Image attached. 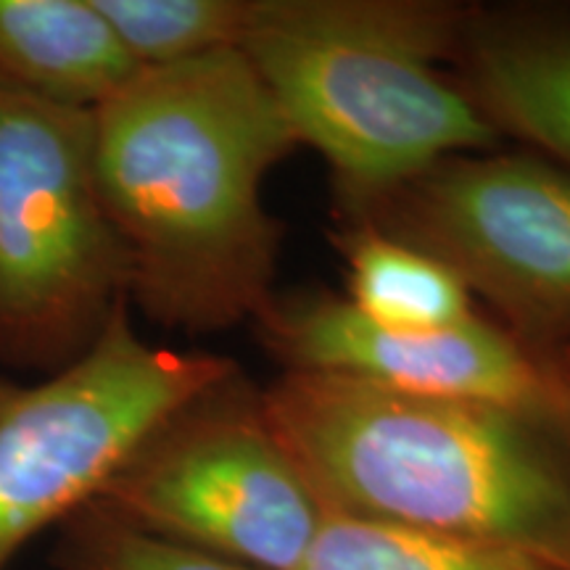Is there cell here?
I'll return each mask as SVG.
<instances>
[{"label":"cell","mask_w":570,"mask_h":570,"mask_svg":"<svg viewBox=\"0 0 570 570\" xmlns=\"http://www.w3.org/2000/svg\"><path fill=\"white\" fill-rule=\"evenodd\" d=\"M130 302L92 167V111L0 77V365L59 373Z\"/></svg>","instance_id":"4"},{"label":"cell","mask_w":570,"mask_h":570,"mask_svg":"<svg viewBox=\"0 0 570 570\" xmlns=\"http://www.w3.org/2000/svg\"><path fill=\"white\" fill-rule=\"evenodd\" d=\"M541 360L550 367V375L562 404V415H566V423L570 428V341H566V344L558 348H552V352L541 354Z\"/></svg>","instance_id":"15"},{"label":"cell","mask_w":570,"mask_h":570,"mask_svg":"<svg viewBox=\"0 0 570 570\" xmlns=\"http://www.w3.org/2000/svg\"><path fill=\"white\" fill-rule=\"evenodd\" d=\"M465 13L412 0H252L240 51L370 214L436 164L497 146L499 130L441 71Z\"/></svg>","instance_id":"3"},{"label":"cell","mask_w":570,"mask_h":570,"mask_svg":"<svg viewBox=\"0 0 570 570\" xmlns=\"http://www.w3.org/2000/svg\"><path fill=\"white\" fill-rule=\"evenodd\" d=\"M468 96L499 135L515 132L570 169V27H465Z\"/></svg>","instance_id":"10"},{"label":"cell","mask_w":570,"mask_h":570,"mask_svg":"<svg viewBox=\"0 0 570 570\" xmlns=\"http://www.w3.org/2000/svg\"><path fill=\"white\" fill-rule=\"evenodd\" d=\"M298 146L240 48L138 77L92 111V167L130 267V302L217 333L275 296L281 225L262 188Z\"/></svg>","instance_id":"1"},{"label":"cell","mask_w":570,"mask_h":570,"mask_svg":"<svg viewBox=\"0 0 570 570\" xmlns=\"http://www.w3.org/2000/svg\"><path fill=\"white\" fill-rule=\"evenodd\" d=\"M454 269L539 356L570 341V169L533 154H465L365 214Z\"/></svg>","instance_id":"7"},{"label":"cell","mask_w":570,"mask_h":570,"mask_svg":"<svg viewBox=\"0 0 570 570\" xmlns=\"http://www.w3.org/2000/svg\"><path fill=\"white\" fill-rule=\"evenodd\" d=\"M262 412L320 502L570 570V428L547 412L283 373Z\"/></svg>","instance_id":"2"},{"label":"cell","mask_w":570,"mask_h":570,"mask_svg":"<svg viewBox=\"0 0 570 570\" xmlns=\"http://www.w3.org/2000/svg\"><path fill=\"white\" fill-rule=\"evenodd\" d=\"M346 302L394 331H446L473 320V296L454 269L373 223L341 235Z\"/></svg>","instance_id":"11"},{"label":"cell","mask_w":570,"mask_h":570,"mask_svg":"<svg viewBox=\"0 0 570 570\" xmlns=\"http://www.w3.org/2000/svg\"><path fill=\"white\" fill-rule=\"evenodd\" d=\"M142 69L240 48L252 0H96Z\"/></svg>","instance_id":"13"},{"label":"cell","mask_w":570,"mask_h":570,"mask_svg":"<svg viewBox=\"0 0 570 570\" xmlns=\"http://www.w3.org/2000/svg\"><path fill=\"white\" fill-rule=\"evenodd\" d=\"M53 566L59 570H254L135 529L96 499L59 525Z\"/></svg>","instance_id":"14"},{"label":"cell","mask_w":570,"mask_h":570,"mask_svg":"<svg viewBox=\"0 0 570 570\" xmlns=\"http://www.w3.org/2000/svg\"><path fill=\"white\" fill-rule=\"evenodd\" d=\"M235 373L227 356L148 344L127 302L69 367L35 386L0 377V570L101 494L173 412Z\"/></svg>","instance_id":"5"},{"label":"cell","mask_w":570,"mask_h":570,"mask_svg":"<svg viewBox=\"0 0 570 570\" xmlns=\"http://www.w3.org/2000/svg\"><path fill=\"white\" fill-rule=\"evenodd\" d=\"M285 373L341 375L412 396L470 399L547 415L562 404L541 356L481 315L446 331H394L370 323L344 296H273L256 315Z\"/></svg>","instance_id":"8"},{"label":"cell","mask_w":570,"mask_h":570,"mask_svg":"<svg viewBox=\"0 0 570 570\" xmlns=\"http://www.w3.org/2000/svg\"><path fill=\"white\" fill-rule=\"evenodd\" d=\"M96 502L135 529L254 570H304L327 518L240 373L164 420Z\"/></svg>","instance_id":"6"},{"label":"cell","mask_w":570,"mask_h":570,"mask_svg":"<svg viewBox=\"0 0 570 570\" xmlns=\"http://www.w3.org/2000/svg\"><path fill=\"white\" fill-rule=\"evenodd\" d=\"M140 69L96 0H0V77L32 96L96 111Z\"/></svg>","instance_id":"9"},{"label":"cell","mask_w":570,"mask_h":570,"mask_svg":"<svg viewBox=\"0 0 570 570\" xmlns=\"http://www.w3.org/2000/svg\"><path fill=\"white\" fill-rule=\"evenodd\" d=\"M304 570H562L533 554L327 512Z\"/></svg>","instance_id":"12"}]
</instances>
